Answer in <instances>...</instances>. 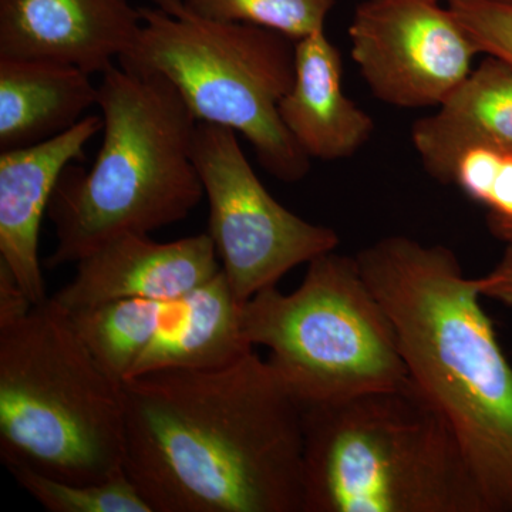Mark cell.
I'll return each mask as SVG.
<instances>
[{"label":"cell","mask_w":512,"mask_h":512,"mask_svg":"<svg viewBox=\"0 0 512 512\" xmlns=\"http://www.w3.org/2000/svg\"><path fill=\"white\" fill-rule=\"evenodd\" d=\"M124 473L153 512H303L302 404L254 350L123 383Z\"/></svg>","instance_id":"obj_1"},{"label":"cell","mask_w":512,"mask_h":512,"mask_svg":"<svg viewBox=\"0 0 512 512\" xmlns=\"http://www.w3.org/2000/svg\"><path fill=\"white\" fill-rule=\"evenodd\" d=\"M410 379L450 423L487 505L512 512V367L451 249L396 235L356 255Z\"/></svg>","instance_id":"obj_2"},{"label":"cell","mask_w":512,"mask_h":512,"mask_svg":"<svg viewBox=\"0 0 512 512\" xmlns=\"http://www.w3.org/2000/svg\"><path fill=\"white\" fill-rule=\"evenodd\" d=\"M101 76L103 144L90 170L67 165L53 190L50 269L76 264L120 235L184 221L205 197L192 153L198 121L174 84L120 64Z\"/></svg>","instance_id":"obj_3"},{"label":"cell","mask_w":512,"mask_h":512,"mask_svg":"<svg viewBox=\"0 0 512 512\" xmlns=\"http://www.w3.org/2000/svg\"><path fill=\"white\" fill-rule=\"evenodd\" d=\"M303 512H488L450 423L412 379L302 406Z\"/></svg>","instance_id":"obj_4"},{"label":"cell","mask_w":512,"mask_h":512,"mask_svg":"<svg viewBox=\"0 0 512 512\" xmlns=\"http://www.w3.org/2000/svg\"><path fill=\"white\" fill-rule=\"evenodd\" d=\"M0 457L67 483L124 473L123 384L53 298L0 328Z\"/></svg>","instance_id":"obj_5"},{"label":"cell","mask_w":512,"mask_h":512,"mask_svg":"<svg viewBox=\"0 0 512 512\" xmlns=\"http://www.w3.org/2000/svg\"><path fill=\"white\" fill-rule=\"evenodd\" d=\"M153 3L140 8V36L120 66L170 80L198 123L241 133L276 180L305 178L311 158L278 111L295 79V40L249 23L201 18L183 0Z\"/></svg>","instance_id":"obj_6"},{"label":"cell","mask_w":512,"mask_h":512,"mask_svg":"<svg viewBox=\"0 0 512 512\" xmlns=\"http://www.w3.org/2000/svg\"><path fill=\"white\" fill-rule=\"evenodd\" d=\"M242 330L254 348L271 350L269 362L302 406L410 380L392 320L356 256L326 252L291 295L276 286L256 293L242 308Z\"/></svg>","instance_id":"obj_7"},{"label":"cell","mask_w":512,"mask_h":512,"mask_svg":"<svg viewBox=\"0 0 512 512\" xmlns=\"http://www.w3.org/2000/svg\"><path fill=\"white\" fill-rule=\"evenodd\" d=\"M192 153L208 200V235L238 302L339 247L335 229L302 220L269 194L237 131L198 123Z\"/></svg>","instance_id":"obj_8"},{"label":"cell","mask_w":512,"mask_h":512,"mask_svg":"<svg viewBox=\"0 0 512 512\" xmlns=\"http://www.w3.org/2000/svg\"><path fill=\"white\" fill-rule=\"evenodd\" d=\"M349 39L370 92L399 109L439 107L481 55L463 23L437 0H363Z\"/></svg>","instance_id":"obj_9"},{"label":"cell","mask_w":512,"mask_h":512,"mask_svg":"<svg viewBox=\"0 0 512 512\" xmlns=\"http://www.w3.org/2000/svg\"><path fill=\"white\" fill-rule=\"evenodd\" d=\"M208 232L171 242L124 234L76 262V274L53 301L64 312L84 311L123 299L180 298L220 274Z\"/></svg>","instance_id":"obj_10"},{"label":"cell","mask_w":512,"mask_h":512,"mask_svg":"<svg viewBox=\"0 0 512 512\" xmlns=\"http://www.w3.org/2000/svg\"><path fill=\"white\" fill-rule=\"evenodd\" d=\"M141 26L128 0H0V57L103 74L133 49Z\"/></svg>","instance_id":"obj_11"},{"label":"cell","mask_w":512,"mask_h":512,"mask_svg":"<svg viewBox=\"0 0 512 512\" xmlns=\"http://www.w3.org/2000/svg\"><path fill=\"white\" fill-rule=\"evenodd\" d=\"M103 127V117L87 116L45 143L0 151V261L33 305L47 299L39 259L43 215L64 168L84 160V147Z\"/></svg>","instance_id":"obj_12"},{"label":"cell","mask_w":512,"mask_h":512,"mask_svg":"<svg viewBox=\"0 0 512 512\" xmlns=\"http://www.w3.org/2000/svg\"><path fill=\"white\" fill-rule=\"evenodd\" d=\"M342 77V56L325 30L296 42L295 79L278 111L311 160L355 156L375 133L372 116L343 92Z\"/></svg>","instance_id":"obj_13"},{"label":"cell","mask_w":512,"mask_h":512,"mask_svg":"<svg viewBox=\"0 0 512 512\" xmlns=\"http://www.w3.org/2000/svg\"><path fill=\"white\" fill-rule=\"evenodd\" d=\"M412 143L426 173L441 184H453L458 158L470 148L512 153L510 64L485 55L436 113L413 124Z\"/></svg>","instance_id":"obj_14"},{"label":"cell","mask_w":512,"mask_h":512,"mask_svg":"<svg viewBox=\"0 0 512 512\" xmlns=\"http://www.w3.org/2000/svg\"><path fill=\"white\" fill-rule=\"evenodd\" d=\"M242 308L222 271L195 291L170 299L127 380L158 370L224 366L247 355L255 348L242 330Z\"/></svg>","instance_id":"obj_15"},{"label":"cell","mask_w":512,"mask_h":512,"mask_svg":"<svg viewBox=\"0 0 512 512\" xmlns=\"http://www.w3.org/2000/svg\"><path fill=\"white\" fill-rule=\"evenodd\" d=\"M97 99L99 86L79 67L0 57V151L36 146L72 130Z\"/></svg>","instance_id":"obj_16"},{"label":"cell","mask_w":512,"mask_h":512,"mask_svg":"<svg viewBox=\"0 0 512 512\" xmlns=\"http://www.w3.org/2000/svg\"><path fill=\"white\" fill-rule=\"evenodd\" d=\"M167 301L123 299L67 315L104 372L123 384L154 338Z\"/></svg>","instance_id":"obj_17"},{"label":"cell","mask_w":512,"mask_h":512,"mask_svg":"<svg viewBox=\"0 0 512 512\" xmlns=\"http://www.w3.org/2000/svg\"><path fill=\"white\" fill-rule=\"evenodd\" d=\"M16 483L50 512H153L126 473L96 484L67 483L26 464H6Z\"/></svg>","instance_id":"obj_18"},{"label":"cell","mask_w":512,"mask_h":512,"mask_svg":"<svg viewBox=\"0 0 512 512\" xmlns=\"http://www.w3.org/2000/svg\"><path fill=\"white\" fill-rule=\"evenodd\" d=\"M201 18L249 23L298 40L325 30L338 0H183Z\"/></svg>","instance_id":"obj_19"},{"label":"cell","mask_w":512,"mask_h":512,"mask_svg":"<svg viewBox=\"0 0 512 512\" xmlns=\"http://www.w3.org/2000/svg\"><path fill=\"white\" fill-rule=\"evenodd\" d=\"M447 6L481 53L512 67V0H451Z\"/></svg>","instance_id":"obj_20"},{"label":"cell","mask_w":512,"mask_h":512,"mask_svg":"<svg viewBox=\"0 0 512 512\" xmlns=\"http://www.w3.org/2000/svg\"><path fill=\"white\" fill-rule=\"evenodd\" d=\"M33 306L15 275L0 261V328L22 319Z\"/></svg>","instance_id":"obj_21"},{"label":"cell","mask_w":512,"mask_h":512,"mask_svg":"<svg viewBox=\"0 0 512 512\" xmlns=\"http://www.w3.org/2000/svg\"><path fill=\"white\" fill-rule=\"evenodd\" d=\"M484 205L490 211L488 218L512 221V153H505Z\"/></svg>","instance_id":"obj_22"},{"label":"cell","mask_w":512,"mask_h":512,"mask_svg":"<svg viewBox=\"0 0 512 512\" xmlns=\"http://www.w3.org/2000/svg\"><path fill=\"white\" fill-rule=\"evenodd\" d=\"M476 282L481 296L512 306V244L508 245L503 259L495 266L494 271L476 279Z\"/></svg>","instance_id":"obj_23"},{"label":"cell","mask_w":512,"mask_h":512,"mask_svg":"<svg viewBox=\"0 0 512 512\" xmlns=\"http://www.w3.org/2000/svg\"><path fill=\"white\" fill-rule=\"evenodd\" d=\"M488 227L495 237L503 239L508 245L512 244V221L494 220L488 218Z\"/></svg>","instance_id":"obj_24"},{"label":"cell","mask_w":512,"mask_h":512,"mask_svg":"<svg viewBox=\"0 0 512 512\" xmlns=\"http://www.w3.org/2000/svg\"><path fill=\"white\" fill-rule=\"evenodd\" d=\"M437 2H441V0H437ZM448 2H451V0H447V3H448Z\"/></svg>","instance_id":"obj_25"}]
</instances>
